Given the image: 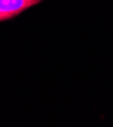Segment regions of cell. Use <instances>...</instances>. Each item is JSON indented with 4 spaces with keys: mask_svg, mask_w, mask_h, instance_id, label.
Wrapping results in <instances>:
<instances>
[{
    "mask_svg": "<svg viewBox=\"0 0 113 127\" xmlns=\"http://www.w3.org/2000/svg\"><path fill=\"white\" fill-rule=\"evenodd\" d=\"M42 0H0V22L11 18Z\"/></svg>",
    "mask_w": 113,
    "mask_h": 127,
    "instance_id": "obj_1",
    "label": "cell"
}]
</instances>
